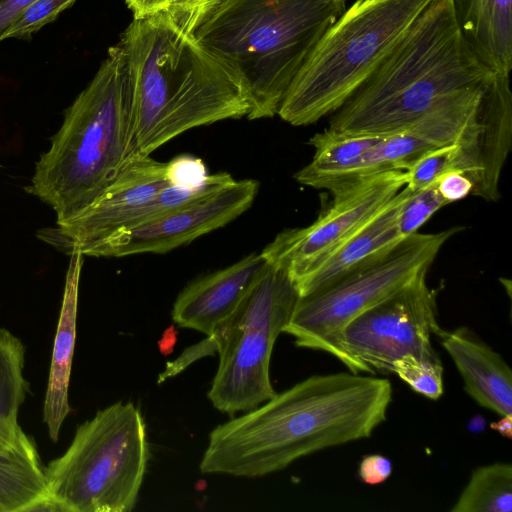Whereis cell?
<instances>
[{"label":"cell","instance_id":"6da1fadb","mask_svg":"<svg viewBox=\"0 0 512 512\" xmlns=\"http://www.w3.org/2000/svg\"><path fill=\"white\" fill-rule=\"evenodd\" d=\"M386 378L313 375L216 426L200 461L204 474L255 478L323 449L368 438L386 420Z\"/></svg>","mask_w":512,"mask_h":512},{"label":"cell","instance_id":"7a4b0ae2","mask_svg":"<svg viewBox=\"0 0 512 512\" xmlns=\"http://www.w3.org/2000/svg\"><path fill=\"white\" fill-rule=\"evenodd\" d=\"M135 111L138 156L194 127L247 117L237 76L161 10L134 17L120 36Z\"/></svg>","mask_w":512,"mask_h":512},{"label":"cell","instance_id":"3957f363","mask_svg":"<svg viewBox=\"0 0 512 512\" xmlns=\"http://www.w3.org/2000/svg\"><path fill=\"white\" fill-rule=\"evenodd\" d=\"M495 74L464 38L452 0H435L331 114L328 129L388 135L445 99L485 86Z\"/></svg>","mask_w":512,"mask_h":512},{"label":"cell","instance_id":"277c9868","mask_svg":"<svg viewBox=\"0 0 512 512\" xmlns=\"http://www.w3.org/2000/svg\"><path fill=\"white\" fill-rule=\"evenodd\" d=\"M137 157L133 97L116 43L65 110L26 191L50 206L61 224L88 207Z\"/></svg>","mask_w":512,"mask_h":512},{"label":"cell","instance_id":"5b68a950","mask_svg":"<svg viewBox=\"0 0 512 512\" xmlns=\"http://www.w3.org/2000/svg\"><path fill=\"white\" fill-rule=\"evenodd\" d=\"M347 2L224 0L194 36L240 80L250 105L247 118H270Z\"/></svg>","mask_w":512,"mask_h":512},{"label":"cell","instance_id":"8992f818","mask_svg":"<svg viewBox=\"0 0 512 512\" xmlns=\"http://www.w3.org/2000/svg\"><path fill=\"white\" fill-rule=\"evenodd\" d=\"M435 0H356L317 42L278 114L293 126L336 111Z\"/></svg>","mask_w":512,"mask_h":512},{"label":"cell","instance_id":"52a82bcc","mask_svg":"<svg viewBox=\"0 0 512 512\" xmlns=\"http://www.w3.org/2000/svg\"><path fill=\"white\" fill-rule=\"evenodd\" d=\"M150 457L146 424L119 401L78 426L71 444L46 467L54 511L129 512Z\"/></svg>","mask_w":512,"mask_h":512},{"label":"cell","instance_id":"ba28073f","mask_svg":"<svg viewBox=\"0 0 512 512\" xmlns=\"http://www.w3.org/2000/svg\"><path fill=\"white\" fill-rule=\"evenodd\" d=\"M299 296L288 273L269 264L234 312L208 335L219 354L207 394L214 408L230 415L247 412L276 394L270 380L272 350Z\"/></svg>","mask_w":512,"mask_h":512},{"label":"cell","instance_id":"9c48e42d","mask_svg":"<svg viewBox=\"0 0 512 512\" xmlns=\"http://www.w3.org/2000/svg\"><path fill=\"white\" fill-rule=\"evenodd\" d=\"M461 229L417 232L389 252L299 296L284 332L294 338L297 347L324 351L347 367L340 342L345 326L428 271L444 243Z\"/></svg>","mask_w":512,"mask_h":512},{"label":"cell","instance_id":"30bf717a","mask_svg":"<svg viewBox=\"0 0 512 512\" xmlns=\"http://www.w3.org/2000/svg\"><path fill=\"white\" fill-rule=\"evenodd\" d=\"M216 174L199 186L173 184L168 163L137 157L88 207L56 224L47 241L82 254L118 231L152 221L220 187Z\"/></svg>","mask_w":512,"mask_h":512},{"label":"cell","instance_id":"8fae6325","mask_svg":"<svg viewBox=\"0 0 512 512\" xmlns=\"http://www.w3.org/2000/svg\"><path fill=\"white\" fill-rule=\"evenodd\" d=\"M428 271L350 321L341 334V349L353 373H390L404 355L436 358L432 334L437 321L436 293L427 285Z\"/></svg>","mask_w":512,"mask_h":512},{"label":"cell","instance_id":"7c38bea8","mask_svg":"<svg viewBox=\"0 0 512 512\" xmlns=\"http://www.w3.org/2000/svg\"><path fill=\"white\" fill-rule=\"evenodd\" d=\"M406 184L403 170L374 173L333 192L330 206L310 225L280 232L261 252L295 283L313 270Z\"/></svg>","mask_w":512,"mask_h":512},{"label":"cell","instance_id":"4fadbf2b","mask_svg":"<svg viewBox=\"0 0 512 512\" xmlns=\"http://www.w3.org/2000/svg\"><path fill=\"white\" fill-rule=\"evenodd\" d=\"M259 189L252 179L235 180L164 215L116 232L88 248L90 257L166 253L221 228L248 210Z\"/></svg>","mask_w":512,"mask_h":512},{"label":"cell","instance_id":"5bb4252c","mask_svg":"<svg viewBox=\"0 0 512 512\" xmlns=\"http://www.w3.org/2000/svg\"><path fill=\"white\" fill-rule=\"evenodd\" d=\"M269 263L260 253L205 275L187 285L177 296L172 318L183 328L210 335L241 303Z\"/></svg>","mask_w":512,"mask_h":512},{"label":"cell","instance_id":"9a60e30c","mask_svg":"<svg viewBox=\"0 0 512 512\" xmlns=\"http://www.w3.org/2000/svg\"><path fill=\"white\" fill-rule=\"evenodd\" d=\"M450 355L465 391L500 416L512 414V373L501 355L467 327L436 335Z\"/></svg>","mask_w":512,"mask_h":512},{"label":"cell","instance_id":"2e32d148","mask_svg":"<svg viewBox=\"0 0 512 512\" xmlns=\"http://www.w3.org/2000/svg\"><path fill=\"white\" fill-rule=\"evenodd\" d=\"M412 191L404 186L346 241L296 283L299 295L308 294L336 280L363 263L381 256L402 240L399 211Z\"/></svg>","mask_w":512,"mask_h":512},{"label":"cell","instance_id":"e0dca14e","mask_svg":"<svg viewBox=\"0 0 512 512\" xmlns=\"http://www.w3.org/2000/svg\"><path fill=\"white\" fill-rule=\"evenodd\" d=\"M69 253L71 260L66 274L43 405V421L50 439L54 442L58 440L62 424L71 410L68 392L76 340L79 281L84 256L76 249Z\"/></svg>","mask_w":512,"mask_h":512},{"label":"cell","instance_id":"ac0fdd59","mask_svg":"<svg viewBox=\"0 0 512 512\" xmlns=\"http://www.w3.org/2000/svg\"><path fill=\"white\" fill-rule=\"evenodd\" d=\"M460 30L493 72L512 69V0H452Z\"/></svg>","mask_w":512,"mask_h":512},{"label":"cell","instance_id":"d6986e66","mask_svg":"<svg viewBox=\"0 0 512 512\" xmlns=\"http://www.w3.org/2000/svg\"><path fill=\"white\" fill-rule=\"evenodd\" d=\"M54 511L46 467L36 445L22 429L0 452V512Z\"/></svg>","mask_w":512,"mask_h":512},{"label":"cell","instance_id":"ffe728a7","mask_svg":"<svg viewBox=\"0 0 512 512\" xmlns=\"http://www.w3.org/2000/svg\"><path fill=\"white\" fill-rule=\"evenodd\" d=\"M384 135L349 134L326 129L309 139L315 152L312 160L297 171L300 184L331 193L348 185L349 176L361 158Z\"/></svg>","mask_w":512,"mask_h":512},{"label":"cell","instance_id":"44dd1931","mask_svg":"<svg viewBox=\"0 0 512 512\" xmlns=\"http://www.w3.org/2000/svg\"><path fill=\"white\" fill-rule=\"evenodd\" d=\"M512 510V466L493 463L479 466L451 509L452 512H510Z\"/></svg>","mask_w":512,"mask_h":512},{"label":"cell","instance_id":"7402d4cb","mask_svg":"<svg viewBox=\"0 0 512 512\" xmlns=\"http://www.w3.org/2000/svg\"><path fill=\"white\" fill-rule=\"evenodd\" d=\"M24 345L0 328V420L18 422V412L28 391L24 377Z\"/></svg>","mask_w":512,"mask_h":512},{"label":"cell","instance_id":"603a6c76","mask_svg":"<svg viewBox=\"0 0 512 512\" xmlns=\"http://www.w3.org/2000/svg\"><path fill=\"white\" fill-rule=\"evenodd\" d=\"M392 372L428 399L437 400L443 394V366L439 357L404 355L393 362Z\"/></svg>","mask_w":512,"mask_h":512},{"label":"cell","instance_id":"cb8c5ba5","mask_svg":"<svg viewBox=\"0 0 512 512\" xmlns=\"http://www.w3.org/2000/svg\"><path fill=\"white\" fill-rule=\"evenodd\" d=\"M437 188V181L412 191L403 203L397 218L399 235L405 239L424 225L433 214L447 205Z\"/></svg>","mask_w":512,"mask_h":512},{"label":"cell","instance_id":"d4e9b609","mask_svg":"<svg viewBox=\"0 0 512 512\" xmlns=\"http://www.w3.org/2000/svg\"><path fill=\"white\" fill-rule=\"evenodd\" d=\"M76 0H34L26 6L7 29L4 39L29 40L46 24L73 5Z\"/></svg>","mask_w":512,"mask_h":512},{"label":"cell","instance_id":"484cf974","mask_svg":"<svg viewBox=\"0 0 512 512\" xmlns=\"http://www.w3.org/2000/svg\"><path fill=\"white\" fill-rule=\"evenodd\" d=\"M224 0H165L162 9L184 30L193 33ZM160 10V11H161Z\"/></svg>","mask_w":512,"mask_h":512},{"label":"cell","instance_id":"4316f807","mask_svg":"<svg viewBox=\"0 0 512 512\" xmlns=\"http://www.w3.org/2000/svg\"><path fill=\"white\" fill-rule=\"evenodd\" d=\"M436 181L439 193L448 204L471 195L473 191L472 181L459 171L446 172Z\"/></svg>","mask_w":512,"mask_h":512},{"label":"cell","instance_id":"83f0119b","mask_svg":"<svg viewBox=\"0 0 512 512\" xmlns=\"http://www.w3.org/2000/svg\"><path fill=\"white\" fill-rule=\"evenodd\" d=\"M391 461L380 454L365 455L359 464L358 475L369 485H376L386 481L392 474Z\"/></svg>","mask_w":512,"mask_h":512},{"label":"cell","instance_id":"f1b7e54d","mask_svg":"<svg viewBox=\"0 0 512 512\" xmlns=\"http://www.w3.org/2000/svg\"><path fill=\"white\" fill-rule=\"evenodd\" d=\"M216 351V346L213 339L210 336H207L202 342L187 348L179 358H177L174 362L167 363L166 370L160 375V379L158 382L166 380L169 377L176 375L185 369L192 362L213 354Z\"/></svg>","mask_w":512,"mask_h":512},{"label":"cell","instance_id":"f546056e","mask_svg":"<svg viewBox=\"0 0 512 512\" xmlns=\"http://www.w3.org/2000/svg\"><path fill=\"white\" fill-rule=\"evenodd\" d=\"M34 0H0V43L17 15Z\"/></svg>","mask_w":512,"mask_h":512},{"label":"cell","instance_id":"4dcf8cb0","mask_svg":"<svg viewBox=\"0 0 512 512\" xmlns=\"http://www.w3.org/2000/svg\"><path fill=\"white\" fill-rule=\"evenodd\" d=\"M165 0H125L134 17H143L162 9Z\"/></svg>","mask_w":512,"mask_h":512},{"label":"cell","instance_id":"1f68e13d","mask_svg":"<svg viewBox=\"0 0 512 512\" xmlns=\"http://www.w3.org/2000/svg\"><path fill=\"white\" fill-rule=\"evenodd\" d=\"M491 428L499 432L502 436L511 439L512 437V414L504 415L496 422L491 423Z\"/></svg>","mask_w":512,"mask_h":512}]
</instances>
